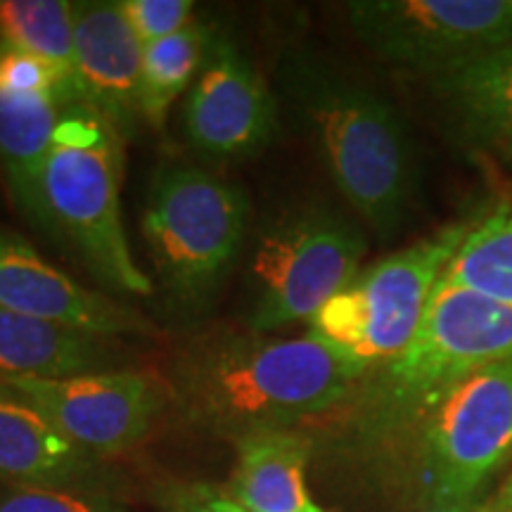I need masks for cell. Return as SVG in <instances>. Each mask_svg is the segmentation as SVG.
Masks as SVG:
<instances>
[{
	"label": "cell",
	"instance_id": "obj_1",
	"mask_svg": "<svg viewBox=\"0 0 512 512\" xmlns=\"http://www.w3.org/2000/svg\"><path fill=\"white\" fill-rule=\"evenodd\" d=\"M363 375L351 358L311 335L214 330L176 351L169 389L185 422L240 441L335 411Z\"/></svg>",
	"mask_w": 512,
	"mask_h": 512
},
{
	"label": "cell",
	"instance_id": "obj_2",
	"mask_svg": "<svg viewBox=\"0 0 512 512\" xmlns=\"http://www.w3.org/2000/svg\"><path fill=\"white\" fill-rule=\"evenodd\" d=\"M280 83L316 136L344 200L382 238L394 235L411 211L418 174L392 102L306 50L285 55Z\"/></svg>",
	"mask_w": 512,
	"mask_h": 512
},
{
	"label": "cell",
	"instance_id": "obj_3",
	"mask_svg": "<svg viewBox=\"0 0 512 512\" xmlns=\"http://www.w3.org/2000/svg\"><path fill=\"white\" fill-rule=\"evenodd\" d=\"M358 437L411 470L430 510H470L512 453V358L479 368L432 401L354 420Z\"/></svg>",
	"mask_w": 512,
	"mask_h": 512
},
{
	"label": "cell",
	"instance_id": "obj_4",
	"mask_svg": "<svg viewBox=\"0 0 512 512\" xmlns=\"http://www.w3.org/2000/svg\"><path fill=\"white\" fill-rule=\"evenodd\" d=\"M124 143L95 112L64 107L31 223L62 240L105 287L152 297L155 283L133 259L121 219Z\"/></svg>",
	"mask_w": 512,
	"mask_h": 512
},
{
	"label": "cell",
	"instance_id": "obj_5",
	"mask_svg": "<svg viewBox=\"0 0 512 512\" xmlns=\"http://www.w3.org/2000/svg\"><path fill=\"white\" fill-rule=\"evenodd\" d=\"M249 226V200L235 183L192 164H162L140 216L150 261L169 306L207 309L235 268Z\"/></svg>",
	"mask_w": 512,
	"mask_h": 512
},
{
	"label": "cell",
	"instance_id": "obj_6",
	"mask_svg": "<svg viewBox=\"0 0 512 512\" xmlns=\"http://www.w3.org/2000/svg\"><path fill=\"white\" fill-rule=\"evenodd\" d=\"M512 358V306L439 280L401 354L368 370L347 401L354 420L387 418L432 401L479 368Z\"/></svg>",
	"mask_w": 512,
	"mask_h": 512
},
{
	"label": "cell",
	"instance_id": "obj_7",
	"mask_svg": "<svg viewBox=\"0 0 512 512\" xmlns=\"http://www.w3.org/2000/svg\"><path fill=\"white\" fill-rule=\"evenodd\" d=\"M472 223L458 221L368 266L311 318L309 335L363 370L392 361L418 330L448 261Z\"/></svg>",
	"mask_w": 512,
	"mask_h": 512
},
{
	"label": "cell",
	"instance_id": "obj_8",
	"mask_svg": "<svg viewBox=\"0 0 512 512\" xmlns=\"http://www.w3.org/2000/svg\"><path fill=\"white\" fill-rule=\"evenodd\" d=\"M363 230L330 204L309 202L271 219L256 240L247 328L266 335L294 320L313 318L351 285L366 256Z\"/></svg>",
	"mask_w": 512,
	"mask_h": 512
},
{
	"label": "cell",
	"instance_id": "obj_9",
	"mask_svg": "<svg viewBox=\"0 0 512 512\" xmlns=\"http://www.w3.org/2000/svg\"><path fill=\"white\" fill-rule=\"evenodd\" d=\"M358 41L394 67L427 79L512 43V0H358Z\"/></svg>",
	"mask_w": 512,
	"mask_h": 512
},
{
	"label": "cell",
	"instance_id": "obj_10",
	"mask_svg": "<svg viewBox=\"0 0 512 512\" xmlns=\"http://www.w3.org/2000/svg\"><path fill=\"white\" fill-rule=\"evenodd\" d=\"M3 384L36 406L64 437L98 458L136 446L171 401L169 382L126 368L67 380L19 377Z\"/></svg>",
	"mask_w": 512,
	"mask_h": 512
},
{
	"label": "cell",
	"instance_id": "obj_11",
	"mask_svg": "<svg viewBox=\"0 0 512 512\" xmlns=\"http://www.w3.org/2000/svg\"><path fill=\"white\" fill-rule=\"evenodd\" d=\"M185 136L197 152L245 159L264 152L278 131V102L233 36L216 31L183 110Z\"/></svg>",
	"mask_w": 512,
	"mask_h": 512
},
{
	"label": "cell",
	"instance_id": "obj_12",
	"mask_svg": "<svg viewBox=\"0 0 512 512\" xmlns=\"http://www.w3.org/2000/svg\"><path fill=\"white\" fill-rule=\"evenodd\" d=\"M0 306L88 335L152 337L155 325L138 309L88 290L48 264L27 240L0 230Z\"/></svg>",
	"mask_w": 512,
	"mask_h": 512
},
{
	"label": "cell",
	"instance_id": "obj_13",
	"mask_svg": "<svg viewBox=\"0 0 512 512\" xmlns=\"http://www.w3.org/2000/svg\"><path fill=\"white\" fill-rule=\"evenodd\" d=\"M140 76L143 46L119 3H76V105L98 114L128 140L143 121Z\"/></svg>",
	"mask_w": 512,
	"mask_h": 512
},
{
	"label": "cell",
	"instance_id": "obj_14",
	"mask_svg": "<svg viewBox=\"0 0 512 512\" xmlns=\"http://www.w3.org/2000/svg\"><path fill=\"white\" fill-rule=\"evenodd\" d=\"M100 460L64 437L22 394L0 382V484L98 489Z\"/></svg>",
	"mask_w": 512,
	"mask_h": 512
},
{
	"label": "cell",
	"instance_id": "obj_15",
	"mask_svg": "<svg viewBox=\"0 0 512 512\" xmlns=\"http://www.w3.org/2000/svg\"><path fill=\"white\" fill-rule=\"evenodd\" d=\"M458 136L512 171V43L432 76Z\"/></svg>",
	"mask_w": 512,
	"mask_h": 512
},
{
	"label": "cell",
	"instance_id": "obj_16",
	"mask_svg": "<svg viewBox=\"0 0 512 512\" xmlns=\"http://www.w3.org/2000/svg\"><path fill=\"white\" fill-rule=\"evenodd\" d=\"M121 358L112 337L88 335L0 306V382L110 373L119 370Z\"/></svg>",
	"mask_w": 512,
	"mask_h": 512
},
{
	"label": "cell",
	"instance_id": "obj_17",
	"mask_svg": "<svg viewBox=\"0 0 512 512\" xmlns=\"http://www.w3.org/2000/svg\"><path fill=\"white\" fill-rule=\"evenodd\" d=\"M238 460L226 494L245 512H323L306 486L313 441L297 430L256 432L235 441Z\"/></svg>",
	"mask_w": 512,
	"mask_h": 512
},
{
	"label": "cell",
	"instance_id": "obj_18",
	"mask_svg": "<svg viewBox=\"0 0 512 512\" xmlns=\"http://www.w3.org/2000/svg\"><path fill=\"white\" fill-rule=\"evenodd\" d=\"M64 105L53 95L0 93V166L5 169L12 200L31 221L38 181L55 145Z\"/></svg>",
	"mask_w": 512,
	"mask_h": 512
},
{
	"label": "cell",
	"instance_id": "obj_19",
	"mask_svg": "<svg viewBox=\"0 0 512 512\" xmlns=\"http://www.w3.org/2000/svg\"><path fill=\"white\" fill-rule=\"evenodd\" d=\"M0 41L48 64L76 105V3L67 0H0Z\"/></svg>",
	"mask_w": 512,
	"mask_h": 512
},
{
	"label": "cell",
	"instance_id": "obj_20",
	"mask_svg": "<svg viewBox=\"0 0 512 512\" xmlns=\"http://www.w3.org/2000/svg\"><path fill=\"white\" fill-rule=\"evenodd\" d=\"M216 31L207 22L188 27L143 48V76H140V114L143 124L162 131L171 105L188 93L200 76L204 60L214 43Z\"/></svg>",
	"mask_w": 512,
	"mask_h": 512
},
{
	"label": "cell",
	"instance_id": "obj_21",
	"mask_svg": "<svg viewBox=\"0 0 512 512\" xmlns=\"http://www.w3.org/2000/svg\"><path fill=\"white\" fill-rule=\"evenodd\" d=\"M441 280L512 306V207L501 204L472 221Z\"/></svg>",
	"mask_w": 512,
	"mask_h": 512
},
{
	"label": "cell",
	"instance_id": "obj_22",
	"mask_svg": "<svg viewBox=\"0 0 512 512\" xmlns=\"http://www.w3.org/2000/svg\"><path fill=\"white\" fill-rule=\"evenodd\" d=\"M0 512H131L98 489L0 486Z\"/></svg>",
	"mask_w": 512,
	"mask_h": 512
},
{
	"label": "cell",
	"instance_id": "obj_23",
	"mask_svg": "<svg viewBox=\"0 0 512 512\" xmlns=\"http://www.w3.org/2000/svg\"><path fill=\"white\" fill-rule=\"evenodd\" d=\"M119 8L140 46L147 48L188 27L195 3L192 0H121Z\"/></svg>",
	"mask_w": 512,
	"mask_h": 512
},
{
	"label": "cell",
	"instance_id": "obj_24",
	"mask_svg": "<svg viewBox=\"0 0 512 512\" xmlns=\"http://www.w3.org/2000/svg\"><path fill=\"white\" fill-rule=\"evenodd\" d=\"M0 93L3 95H53L67 107L57 74L38 57L0 41Z\"/></svg>",
	"mask_w": 512,
	"mask_h": 512
},
{
	"label": "cell",
	"instance_id": "obj_25",
	"mask_svg": "<svg viewBox=\"0 0 512 512\" xmlns=\"http://www.w3.org/2000/svg\"><path fill=\"white\" fill-rule=\"evenodd\" d=\"M159 512H245L219 486L207 482H171L159 486Z\"/></svg>",
	"mask_w": 512,
	"mask_h": 512
},
{
	"label": "cell",
	"instance_id": "obj_26",
	"mask_svg": "<svg viewBox=\"0 0 512 512\" xmlns=\"http://www.w3.org/2000/svg\"><path fill=\"white\" fill-rule=\"evenodd\" d=\"M484 512H512V475L496 491V496L484 505Z\"/></svg>",
	"mask_w": 512,
	"mask_h": 512
},
{
	"label": "cell",
	"instance_id": "obj_27",
	"mask_svg": "<svg viewBox=\"0 0 512 512\" xmlns=\"http://www.w3.org/2000/svg\"><path fill=\"white\" fill-rule=\"evenodd\" d=\"M430 512H470V510H460V508H456V510H430Z\"/></svg>",
	"mask_w": 512,
	"mask_h": 512
}]
</instances>
